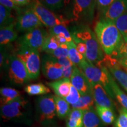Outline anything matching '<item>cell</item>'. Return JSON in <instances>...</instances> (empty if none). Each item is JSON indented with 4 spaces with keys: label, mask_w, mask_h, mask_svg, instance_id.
Instances as JSON below:
<instances>
[{
    "label": "cell",
    "mask_w": 127,
    "mask_h": 127,
    "mask_svg": "<svg viewBox=\"0 0 127 127\" xmlns=\"http://www.w3.org/2000/svg\"><path fill=\"white\" fill-rule=\"evenodd\" d=\"M47 85L52 89L57 96L65 98L69 94L72 84L70 79L63 78L59 80L47 82Z\"/></svg>",
    "instance_id": "obj_16"
},
{
    "label": "cell",
    "mask_w": 127,
    "mask_h": 127,
    "mask_svg": "<svg viewBox=\"0 0 127 127\" xmlns=\"http://www.w3.org/2000/svg\"><path fill=\"white\" fill-rule=\"evenodd\" d=\"M57 60L58 63L61 65L62 67H63V78L70 79L73 70H74V66H75V65L72 63V62L68 58V57L59 58V59Z\"/></svg>",
    "instance_id": "obj_30"
},
{
    "label": "cell",
    "mask_w": 127,
    "mask_h": 127,
    "mask_svg": "<svg viewBox=\"0 0 127 127\" xmlns=\"http://www.w3.org/2000/svg\"><path fill=\"white\" fill-rule=\"evenodd\" d=\"M48 34L49 33L42 27L36 28L27 32L18 39L19 48L33 49L39 51H41Z\"/></svg>",
    "instance_id": "obj_7"
},
{
    "label": "cell",
    "mask_w": 127,
    "mask_h": 127,
    "mask_svg": "<svg viewBox=\"0 0 127 127\" xmlns=\"http://www.w3.org/2000/svg\"><path fill=\"white\" fill-rule=\"evenodd\" d=\"M94 98L93 93H88L85 95H81L79 101L76 104L72 105V108L81 109L82 111H86L91 108L94 104Z\"/></svg>",
    "instance_id": "obj_24"
},
{
    "label": "cell",
    "mask_w": 127,
    "mask_h": 127,
    "mask_svg": "<svg viewBox=\"0 0 127 127\" xmlns=\"http://www.w3.org/2000/svg\"><path fill=\"white\" fill-rule=\"evenodd\" d=\"M1 94V106L7 104L16 98L21 96L20 91L15 89L8 87H4L0 90Z\"/></svg>",
    "instance_id": "obj_23"
},
{
    "label": "cell",
    "mask_w": 127,
    "mask_h": 127,
    "mask_svg": "<svg viewBox=\"0 0 127 127\" xmlns=\"http://www.w3.org/2000/svg\"><path fill=\"white\" fill-rule=\"evenodd\" d=\"M84 111L72 108L66 120V127H83Z\"/></svg>",
    "instance_id": "obj_18"
},
{
    "label": "cell",
    "mask_w": 127,
    "mask_h": 127,
    "mask_svg": "<svg viewBox=\"0 0 127 127\" xmlns=\"http://www.w3.org/2000/svg\"><path fill=\"white\" fill-rule=\"evenodd\" d=\"M123 66L121 67L109 68L108 70L112 77H114L120 85L123 87L127 92V72L122 69Z\"/></svg>",
    "instance_id": "obj_26"
},
{
    "label": "cell",
    "mask_w": 127,
    "mask_h": 127,
    "mask_svg": "<svg viewBox=\"0 0 127 127\" xmlns=\"http://www.w3.org/2000/svg\"><path fill=\"white\" fill-rule=\"evenodd\" d=\"M41 70L42 74L47 79L59 80L63 78V71L61 65L56 58L46 54L41 61Z\"/></svg>",
    "instance_id": "obj_12"
},
{
    "label": "cell",
    "mask_w": 127,
    "mask_h": 127,
    "mask_svg": "<svg viewBox=\"0 0 127 127\" xmlns=\"http://www.w3.org/2000/svg\"><path fill=\"white\" fill-rule=\"evenodd\" d=\"M0 65L1 67L4 66V65H8L9 61V57H8V54L3 48V47H1V54H0Z\"/></svg>",
    "instance_id": "obj_40"
},
{
    "label": "cell",
    "mask_w": 127,
    "mask_h": 127,
    "mask_svg": "<svg viewBox=\"0 0 127 127\" xmlns=\"http://www.w3.org/2000/svg\"><path fill=\"white\" fill-rule=\"evenodd\" d=\"M75 44L76 45V49L78 51L83 55L85 58V54L87 52V46L85 44L82 42H76Z\"/></svg>",
    "instance_id": "obj_41"
},
{
    "label": "cell",
    "mask_w": 127,
    "mask_h": 127,
    "mask_svg": "<svg viewBox=\"0 0 127 127\" xmlns=\"http://www.w3.org/2000/svg\"><path fill=\"white\" fill-rule=\"evenodd\" d=\"M74 42H82L87 46L85 59L96 65L104 58V51L95 32L88 25L78 24L71 32Z\"/></svg>",
    "instance_id": "obj_1"
},
{
    "label": "cell",
    "mask_w": 127,
    "mask_h": 127,
    "mask_svg": "<svg viewBox=\"0 0 127 127\" xmlns=\"http://www.w3.org/2000/svg\"><path fill=\"white\" fill-rule=\"evenodd\" d=\"M95 9L96 0H73L71 20L78 24H91Z\"/></svg>",
    "instance_id": "obj_4"
},
{
    "label": "cell",
    "mask_w": 127,
    "mask_h": 127,
    "mask_svg": "<svg viewBox=\"0 0 127 127\" xmlns=\"http://www.w3.org/2000/svg\"><path fill=\"white\" fill-rule=\"evenodd\" d=\"M15 55L25 65L30 79L38 78L41 68L39 51L26 48H19Z\"/></svg>",
    "instance_id": "obj_6"
},
{
    "label": "cell",
    "mask_w": 127,
    "mask_h": 127,
    "mask_svg": "<svg viewBox=\"0 0 127 127\" xmlns=\"http://www.w3.org/2000/svg\"><path fill=\"white\" fill-rule=\"evenodd\" d=\"M55 106H56V112L58 117L60 119L67 118L70 113L71 109L69 103L65 101L63 98L58 96H54Z\"/></svg>",
    "instance_id": "obj_20"
},
{
    "label": "cell",
    "mask_w": 127,
    "mask_h": 127,
    "mask_svg": "<svg viewBox=\"0 0 127 127\" xmlns=\"http://www.w3.org/2000/svg\"><path fill=\"white\" fill-rule=\"evenodd\" d=\"M81 97V94L79 91L72 85L71 87V90L69 94L64 99H65V101L69 104L74 105L77 103L79 101V98Z\"/></svg>",
    "instance_id": "obj_36"
},
{
    "label": "cell",
    "mask_w": 127,
    "mask_h": 127,
    "mask_svg": "<svg viewBox=\"0 0 127 127\" xmlns=\"http://www.w3.org/2000/svg\"><path fill=\"white\" fill-rule=\"evenodd\" d=\"M94 32L106 55H111L123 39L115 22L112 21L100 19L95 23Z\"/></svg>",
    "instance_id": "obj_2"
},
{
    "label": "cell",
    "mask_w": 127,
    "mask_h": 127,
    "mask_svg": "<svg viewBox=\"0 0 127 127\" xmlns=\"http://www.w3.org/2000/svg\"><path fill=\"white\" fill-rule=\"evenodd\" d=\"M53 95H44L36 101V108L40 122L51 120L56 115V106Z\"/></svg>",
    "instance_id": "obj_11"
},
{
    "label": "cell",
    "mask_w": 127,
    "mask_h": 127,
    "mask_svg": "<svg viewBox=\"0 0 127 127\" xmlns=\"http://www.w3.org/2000/svg\"></svg>",
    "instance_id": "obj_45"
},
{
    "label": "cell",
    "mask_w": 127,
    "mask_h": 127,
    "mask_svg": "<svg viewBox=\"0 0 127 127\" xmlns=\"http://www.w3.org/2000/svg\"><path fill=\"white\" fill-rule=\"evenodd\" d=\"M60 45L61 44L60 43L56 36L49 34L42 46L41 51L45 52L47 54H48L58 48Z\"/></svg>",
    "instance_id": "obj_29"
},
{
    "label": "cell",
    "mask_w": 127,
    "mask_h": 127,
    "mask_svg": "<svg viewBox=\"0 0 127 127\" xmlns=\"http://www.w3.org/2000/svg\"><path fill=\"white\" fill-rule=\"evenodd\" d=\"M124 70H125V71H127V68H124Z\"/></svg>",
    "instance_id": "obj_44"
},
{
    "label": "cell",
    "mask_w": 127,
    "mask_h": 127,
    "mask_svg": "<svg viewBox=\"0 0 127 127\" xmlns=\"http://www.w3.org/2000/svg\"><path fill=\"white\" fill-rule=\"evenodd\" d=\"M91 90L96 105L114 109V104L110 96L100 84H91Z\"/></svg>",
    "instance_id": "obj_15"
},
{
    "label": "cell",
    "mask_w": 127,
    "mask_h": 127,
    "mask_svg": "<svg viewBox=\"0 0 127 127\" xmlns=\"http://www.w3.org/2000/svg\"><path fill=\"white\" fill-rule=\"evenodd\" d=\"M115 0H96V9L100 15L109 7Z\"/></svg>",
    "instance_id": "obj_38"
},
{
    "label": "cell",
    "mask_w": 127,
    "mask_h": 127,
    "mask_svg": "<svg viewBox=\"0 0 127 127\" xmlns=\"http://www.w3.org/2000/svg\"><path fill=\"white\" fill-rule=\"evenodd\" d=\"M9 79L17 85H23L30 79L28 72L24 64L15 54L9 56L8 64Z\"/></svg>",
    "instance_id": "obj_9"
},
{
    "label": "cell",
    "mask_w": 127,
    "mask_h": 127,
    "mask_svg": "<svg viewBox=\"0 0 127 127\" xmlns=\"http://www.w3.org/2000/svg\"><path fill=\"white\" fill-rule=\"evenodd\" d=\"M24 91L30 95H44L47 94L51 92L50 89L42 83L28 85L24 88Z\"/></svg>",
    "instance_id": "obj_27"
},
{
    "label": "cell",
    "mask_w": 127,
    "mask_h": 127,
    "mask_svg": "<svg viewBox=\"0 0 127 127\" xmlns=\"http://www.w3.org/2000/svg\"><path fill=\"white\" fill-rule=\"evenodd\" d=\"M109 78L111 89L113 91L115 97L117 98L119 103L123 106V107L127 109V95L120 88L110 72L109 73Z\"/></svg>",
    "instance_id": "obj_21"
},
{
    "label": "cell",
    "mask_w": 127,
    "mask_h": 127,
    "mask_svg": "<svg viewBox=\"0 0 127 127\" xmlns=\"http://www.w3.org/2000/svg\"><path fill=\"white\" fill-rule=\"evenodd\" d=\"M11 9L0 5V27L1 28L7 26L14 22L15 18L12 14Z\"/></svg>",
    "instance_id": "obj_28"
},
{
    "label": "cell",
    "mask_w": 127,
    "mask_h": 127,
    "mask_svg": "<svg viewBox=\"0 0 127 127\" xmlns=\"http://www.w3.org/2000/svg\"><path fill=\"white\" fill-rule=\"evenodd\" d=\"M96 111L98 117L106 124H111L115 121L113 109L96 105Z\"/></svg>",
    "instance_id": "obj_25"
},
{
    "label": "cell",
    "mask_w": 127,
    "mask_h": 127,
    "mask_svg": "<svg viewBox=\"0 0 127 127\" xmlns=\"http://www.w3.org/2000/svg\"><path fill=\"white\" fill-rule=\"evenodd\" d=\"M118 60H127V38H124L116 50L111 54Z\"/></svg>",
    "instance_id": "obj_31"
},
{
    "label": "cell",
    "mask_w": 127,
    "mask_h": 127,
    "mask_svg": "<svg viewBox=\"0 0 127 127\" xmlns=\"http://www.w3.org/2000/svg\"><path fill=\"white\" fill-rule=\"evenodd\" d=\"M70 81L71 84L79 91L81 95L92 93L91 84L81 69L77 65L74 66Z\"/></svg>",
    "instance_id": "obj_13"
},
{
    "label": "cell",
    "mask_w": 127,
    "mask_h": 127,
    "mask_svg": "<svg viewBox=\"0 0 127 127\" xmlns=\"http://www.w3.org/2000/svg\"><path fill=\"white\" fill-rule=\"evenodd\" d=\"M99 124V117L93 107L84 111L83 127H98Z\"/></svg>",
    "instance_id": "obj_22"
},
{
    "label": "cell",
    "mask_w": 127,
    "mask_h": 127,
    "mask_svg": "<svg viewBox=\"0 0 127 127\" xmlns=\"http://www.w3.org/2000/svg\"><path fill=\"white\" fill-rule=\"evenodd\" d=\"M71 0H41V2L50 10L57 11L68 4Z\"/></svg>",
    "instance_id": "obj_32"
},
{
    "label": "cell",
    "mask_w": 127,
    "mask_h": 127,
    "mask_svg": "<svg viewBox=\"0 0 127 127\" xmlns=\"http://www.w3.org/2000/svg\"><path fill=\"white\" fill-rule=\"evenodd\" d=\"M114 22L124 38H127V11Z\"/></svg>",
    "instance_id": "obj_34"
},
{
    "label": "cell",
    "mask_w": 127,
    "mask_h": 127,
    "mask_svg": "<svg viewBox=\"0 0 127 127\" xmlns=\"http://www.w3.org/2000/svg\"><path fill=\"white\" fill-rule=\"evenodd\" d=\"M127 11V0H115L102 14L99 15V20L115 21Z\"/></svg>",
    "instance_id": "obj_14"
},
{
    "label": "cell",
    "mask_w": 127,
    "mask_h": 127,
    "mask_svg": "<svg viewBox=\"0 0 127 127\" xmlns=\"http://www.w3.org/2000/svg\"><path fill=\"white\" fill-rule=\"evenodd\" d=\"M15 21L0 29V44L1 47L8 45L18 38L15 30Z\"/></svg>",
    "instance_id": "obj_17"
},
{
    "label": "cell",
    "mask_w": 127,
    "mask_h": 127,
    "mask_svg": "<svg viewBox=\"0 0 127 127\" xmlns=\"http://www.w3.org/2000/svg\"><path fill=\"white\" fill-rule=\"evenodd\" d=\"M51 56L57 59L68 57V45L66 44H62L58 48L48 54Z\"/></svg>",
    "instance_id": "obj_35"
},
{
    "label": "cell",
    "mask_w": 127,
    "mask_h": 127,
    "mask_svg": "<svg viewBox=\"0 0 127 127\" xmlns=\"http://www.w3.org/2000/svg\"><path fill=\"white\" fill-rule=\"evenodd\" d=\"M115 127H127V109L124 108L120 111V115L115 121Z\"/></svg>",
    "instance_id": "obj_37"
},
{
    "label": "cell",
    "mask_w": 127,
    "mask_h": 127,
    "mask_svg": "<svg viewBox=\"0 0 127 127\" xmlns=\"http://www.w3.org/2000/svg\"><path fill=\"white\" fill-rule=\"evenodd\" d=\"M68 58L74 64L78 66L85 60V57L78 51L76 47L69 45H68Z\"/></svg>",
    "instance_id": "obj_33"
},
{
    "label": "cell",
    "mask_w": 127,
    "mask_h": 127,
    "mask_svg": "<svg viewBox=\"0 0 127 127\" xmlns=\"http://www.w3.org/2000/svg\"><path fill=\"white\" fill-rule=\"evenodd\" d=\"M43 26L44 25L30 5L21 8L20 12L17 14L15 20V28L18 31L27 32Z\"/></svg>",
    "instance_id": "obj_8"
},
{
    "label": "cell",
    "mask_w": 127,
    "mask_h": 127,
    "mask_svg": "<svg viewBox=\"0 0 127 127\" xmlns=\"http://www.w3.org/2000/svg\"><path fill=\"white\" fill-rule=\"evenodd\" d=\"M13 2L18 7H25L28 6L31 4L32 0H12Z\"/></svg>",
    "instance_id": "obj_42"
},
{
    "label": "cell",
    "mask_w": 127,
    "mask_h": 127,
    "mask_svg": "<svg viewBox=\"0 0 127 127\" xmlns=\"http://www.w3.org/2000/svg\"><path fill=\"white\" fill-rule=\"evenodd\" d=\"M0 2H1V5L4 6L5 7L8 8L11 10L15 11L17 14H18L21 10V8L17 5H16L12 0H0Z\"/></svg>",
    "instance_id": "obj_39"
},
{
    "label": "cell",
    "mask_w": 127,
    "mask_h": 127,
    "mask_svg": "<svg viewBox=\"0 0 127 127\" xmlns=\"http://www.w3.org/2000/svg\"><path fill=\"white\" fill-rule=\"evenodd\" d=\"M28 102L20 96L7 104L1 106V117L5 120H11L23 117L26 113Z\"/></svg>",
    "instance_id": "obj_10"
},
{
    "label": "cell",
    "mask_w": 127,
    "mask_h": 127,
    "mask_svg": "<svg viewBox=\"0 0 127 127\" xmlns=\"http://www.w3.org/2000/svg\"><path fill=\"white\" fill-rule=\"evenodd\" d=\"M29 5L33 9L44 26L49 28L59 25L68 26L72 21L57 15L46 7L39 0H32Z\"/></svg>",
    "instance_id": "obj_5"
},
{
    "label": "cell",
    "mask_w": 127,
    "mask_h": 127,
    "mask_svg": "<svg viewBox=\"0 0 127 127\" xmlns=\"http://www.w3.org/2000/svg\"><path fill=\"white\" fill-rule=\"evenodd\" d=\"M120 64L121 65V66H123V67L125 68H127V60H120Z\"/></svg>",
    "instance_id": "obj_43"
},
{
    "label": "cell",
    "mask_w": 127,
    "mask_h": 127,
    "mask_svg": "<svg viewBox=\"0 0 127 127\" xmlns=\"http://www.w3.org/2000/svg\"><path fill=\"white\" fill-rule=\"evenodd\" d=\"M49 34L57 37H63L66 39L68 45L75 46L76 45L73 41L72 35L70 32L66 28V26L63 25H59L49 29Z\"/></svg>",
    "instance_id": "obj_19"
},
{
    "label": "cell",
    "mask_w": 127,
    "mask_h": 127,
    "mask_svg": "<svg viewBox=\"0 0 127 127\" xmlns=\"http://www.w3.org/2000/svg\"><path fill=\"white\" fill-rule=\"evenodd\" d=\"M78 67L86 76L90 84H100L111 98H115L109 81V71L107 68L98 67L86 59L79 65Z\"/></svg>",
    "instance_id": "obj_3"
}]
</instances>
